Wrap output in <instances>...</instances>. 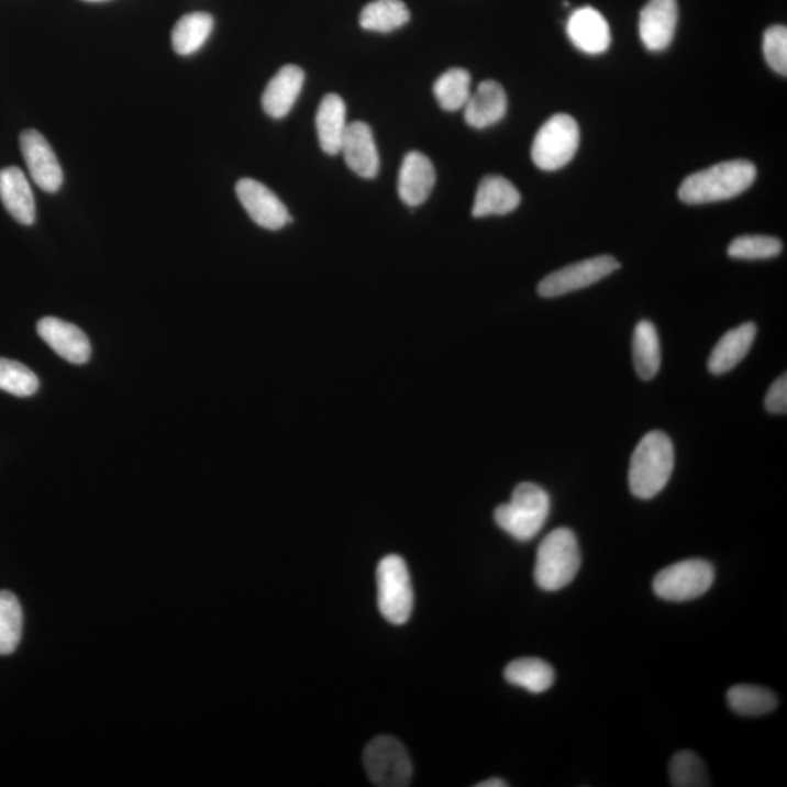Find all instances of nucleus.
<instances>
[{
	"label": "nucleus",
	"mask_w": 787,
	"mask_h": 787,
	"mask_svg": "<svg viewBox=\"0 0 787 787\" xmlns=\"http://www.w3.org/2000/svg\"><path fill=\"white\" fill-rule=\"evenodd\" d=\"M729 708L742 717H763L779 705L775 692L757 686H733L727 695Z\"/></svg>",
	"instance_id": "bb28decb"
},
{
	"label": "nucleus",
	"mask_w": 787,
	"mask_h": 787,
	"mask_svg": "<svg viewBox=\"0 0 787 787\" xmlns=\"http://www.w3.org/2000/svg\"><path fill=\"white\" fill-rule=\"evenodd\" d=\"M554 677L556 675L552 665L536 657H521L505 668V679L509 684L530 692L547 691L553 686Z\"/></svg>",
	"instance_id": "393cba45"
},
{
	"label": "nucleus",
	"mask_w": 787,
	"mask_h": 787,
	"mask_svg": "<svg viewBox=\"0 0 787 787\" xmlns=\"http://www.w3.org/2000/svg\"><path fill=\"white\" fill-rule=\"evenodd\" d=\"M755 335H757V325L754 323L742 324L722 335L709 357L710 373L722 375L735 368L750 352Z\"/></svg>",
	"instance_id": "4be33fe9"
},
{
	"label": "nucleus",
	"mask_w": 787,
	"mask_h": 787,
	"mask_svg": "<svg viewBox=\"0 0 787 787\" xmlns=\"http://www.w3.org/2000/svg\"><path fill=\"white\" fill-rule=\"evenodd\" d=\"M763 52L767 65L779 75H787V30L785 25H773L766 30Z\"/></svg>",
	"instance_id": "473e14b6"
},
{
	"label": "nucleus",
	"mask_w": 787,
	"mask_h": 787,
	"mask_svg": "<svg viewBox=\"0 0 787 787\" xmlns=\"http://www.w3.org/2000/svg\"><path fill=\"white\" fill-rule=\"evenodd\" d=\"M477 787H505L508 786V784H505V780L502 779H489L481 782V784H477Z\"/></svg>",
	"instance_id": "f704fd0d"
},
{
	"label": "nucleus",
	"mask_w": 787,
	"mask_h": 787,
	"mask_svg": "<svg viewBox=\"0 0 787 787\" xmlns=\"http://www.w3.org/2000/svg\"><path fill=\"white\" fill-rule=\"evenodd\" d=\"M0 199L4 209L22 225H33L35 201L25 174L20 168L9 167L0 171Z\"/></svg>",
	"instance_id": "aec40b11"
},
{
	"label": "nucleus",
	"mask_w": 787,
	"mask_h": 787,
	"mask_svg": "<svg viewBox=\"0 0 787 787\" xmlns=\"http://www.w3.org/2000/svg\"><path fill=\"white\" fill-rule=\"evenodd\" d=\"M378 608L384 619L402 625L409 621L414 606L409 567L400 556L384 557L377 567Z\"/></svg>",
	"instance_id": "423d86ee"
},
{
	"label": "nucleus",
	"mask_w": 787,
	"mask_h": 787,
	"mask_svg": "<svg viewBox=\"0 0 787 787\" xmlns=\"http://www.w3.org/2000/svg\"><path fill=\"white\" fill-rule=\"evenodd\" d=\"M678 24L677 0H650L642 9L639 34L650 52H664L673 43Z\"/></svg>",
	"instance_id": "f8f14e48"
},
{
	"label": "nucleus",
	"mask_w": 787,
	"mask_h": 787,
	"mask_svg": "<svg viewBox=\"0 0 787 787\" xmlns=\"http://www.w3.org/2000/svg\"><path fill=\"white\" fill-rule=\"evenodd\" d=\"M235 191L245 212L258 226L277 231L292 221L279 197L262 182L253 178H243L236 182Z\"/></svg>",
	"instance_id": "9d476101"
},
{
	"label": "nucleus",
	"mask_w": 787,
	"mask_h": 787,
	"mask_svg": "<svg viewBox=\"0 0 787 787\" xmlns=\"http://www.w3.org/2000/svg\"><path fill=\"white\" fill-rule=\"evenodd\" d=\"M620 263L612 256H598L569 264L545 276L539 285L540 297L557 298L588 288L619 270Z\"/></svg>",
	"instance_id": "1a4fd4ad"
},
{
	"label": "nucleus",
	"mask_w": 787,
	"mask_h": 787,
	"mask_svg": "<svg viewBox=\"0 0 787 787\" xmlns=\"http://www.w3.org/2000/svg\"><path fill=\"white\" fill-rule=\"evenodd\" d=\"M767 411L773 414H786L787 411V377L786 374L777 378L764 401Z\"/></svg>",
	"instance_id": "72a5a7b5"
},
{
	"label": "nucleus",
	"mask_w": 787,
	"mask_h": 787,
	"mask_svg": "<svg viewBox=\"0 0 787 787\" xmlns=\"http://www.w3.org/2000/svg\"><path fill=\"white\" fill-rule=\"evenodd\" d=\"M37 375L20 362L0 357V390L16 397H30L37 392Z\"/></svg>",
	"instance_id": "2f4dec72"
},
{
	"label": "nucleus",
	"mask_w": 787,
	"mask_h": 787,
	"mask_svg": "<svg viewBox=\"0 0 787 787\" xmlns=\"http://www.w3.org/2000/svg\"><path fill=\"white\" fill-rule=\"evenodd\" d=\"M214 20L204 12L187 13L174 26L171 40L177 55L190 56L200 51L212 34Z\"/></svg>",
	"instance_id": "5701e85b"
},
{
	"label": "nucleus",
	"mask_w": 787,
	"mask_h": 787,
	"mask_svg": "<svg viewBox=\"0 0 787 787\" xmlns=\"http://www.w3.org/2000/svg\"><path fill=\"white\" fill-rule=\"evenodd\" d=\"M20 143L35 185L46 193H56L64 185V171L51 143L37 131L22 132Z\"/></svg>",
	"instance_id": "9b49d317"
},
{
	"label": "nucleus",
	"mask_w": 787,
	"mask_h": 787,
	"mask_svg": "<svg viewBox=\"0 0 787 787\" xmlns=\"http://www.w3.org/2000/svg\"><path fill=\"white\" fill-rule=\"evenodd\" d=\"M548 513L547 491L534 483H521L512 491L511 500L496 508L495 521L513 539L530 541L543 530Z\"/></svg>",
	"instance_id": "20e7f679"
},
{
	"label": "nucleus",
	"mask_w": 787,
	"mask_h": 787,
	"mask_svg": "<svg viewBox=\"0 0 787 787\" xmlns=\"http://www.w3.org/2000/svg\"><path fill=\"white\" fill-rule=\"evenodd\" d=\"M507 111L508 97L502 85L496 80H485L469 96L464 107V119L468 126L487 129L503 120Z\"/></svg>",
	"instance_id": "f3484780"
},
{
	"label": "nucleus",
	"mask_w": 787,
	"mask_h": 787,
	"mask_svg": "<svg viewBox=\"0 0 787 787\" xmlns=\"http://www.w3.org/2000/svg\"><path fill=\"white\" fill-rule=\"evenodd\" d=\"M40 337L70 364L84 365L91 357V343L76 325L55 317H46L37 324Z\"/></svg>",
	"instance_id": "ddd939ff"
},
{
	"label": "nucleus",
	"mask_w": 787,
	"mask_h": 787,
	"mask_svg": "<svg viewBox=\"0 0 787 787\" xmlns=\"http://www.w3.org/2000/svg\"><path fill=\"white\" fill-rule=\"evenodd\" d=\"M22 608L9 590L0 592V655H11L20 645L22 636Z\"/></svg>",
	"instance_id": "c85d7f7f"
},
{
	"label": "nucleus",
	"mask_w": 787,
	"mask_h": 787,
	"mask_svg": "<svg viewBox=\"0 0 787 787\" xmlns=\"http://www.w3.org/2000/svg\"><path fill=\"white\" fill-rule=\"evenodd\" d=\"M315 124L321 149L328 155H339L348 126L346 104L342 97L329 93L323 98L317 111Z\"/></svg>",
	"instance_id": "412c9836"
},
{
	"label": "nucleus",
	"mask_w": 787,
	"mask_h": 787,
	"mask_svg": "<svg viewBox=\"0 0 787 787\" xmlns=\"http://www.w3.org/2000/svg\"><path fill=\"white\" fill-rule=\"evenodd\" d=\"M784 244L768 235L738 236L728 247V256L738 261H767L779 256Z\"/></svg>",
	"instance_id": "c756f323"
},
{
	"label": "nucleus",
	"mask_w": 787,
	"mask_h": 787,
	"mask_svg": "<svg viewBox=\"0 0 787 787\" xmlns=\"http://www.w3.org/2000/svg\"><path fill=\"white\" fill-rule=\"evenodd\" d=\"M579 141V126L572 115H553L535 134L531 147L532 160L543 171H557L575 158Z\"/></svg>",
	"instance_id": "39448f33"
},
{
	"label": "nucleus",
	"mask_w": 787,
	"mask_h": 787,
	"mask_svg": "<svg viewBox=\"0 0 787 787\" xmlns=\"http://www.w3.org/2000/svg\"><path fill=\"white\" fill-rule=\"evenodd\" d=\"M578 539L569 528H557L541 541L536 552L534 578L547 592H556L572 583L580 569Z\"/></svg>",
	"instance_id": "7ed1b4c3"
},
{
	"label": "nucleus",
	"mask_w": 787,
	"mask_h": 787,
	"mask_svg": "<svg viewBox=\"0 0 787 787\" xmlns=\"http://www.w3.org/2000/svg\"><path fill=\"white\" fill-rule=\"evenodd\" d=\"M669 779L675 787L710 786L708 771L699 755L692 751H681L674 755L669 766Z\"/></svg>",
	"instance_id": "7c9ffc66"
},
{
	"label": "nucleus",
	"mask_w": 787,
	"mask_h": 787,
	"mask_svg": "<svg viewBox=\"0 0 787 787\" xmlns=\"http://www.w3.org/2000/svg\"><path fill=\"white\" fill-rule=\"evenodd\" d=\"M713 580L714 569L709 562L690 558L661 570L655 576L652 588L657 597L665 601L684 602L708 592Z\"/></svg>",
	"instance_id": "6e6552de"
},
{
	"label": "nucleus",
	"mask_w": 787,
	"mask_h": 787,
	"mask_svg": "<svg viewBox=\"0 0 787 787\" xmlns=\"http://www.w3.org/2000/svg\"><path fill=\"white\" fill-rule=\"evenodd\" d=\"M675 463L670 437L661 431L646 433L630 459L629 487L639 499H654L668 485Z\"/></svg>",
	"instance_id": "f03ea898"
},
{
	"label": "nucleus",
	"mask_w": 787,
	"mask_h": 787,
	"mask_svg": "<svg viewBox=\"0 0 787 787\" xmlns=\"http://www.w3.org/2000/svg\"><path fill=\"white\" fill-rule=\"evenodd\" d=\"M306 82V71L297 65L281 67L266 89H264L262 104L266 114L273 119H284L293 109L299 93Z\"/></svg>",
	"instance_id": "a211bd4d"
},
{
	"label": "nucleus",
	"mask_w": 787,
	"mask_h": 787,
	"mask_svg": "<svg viewBox=\"0 0 787 787\" xmlns=\"http://www.w3.org/2000/svg\"><path fill=\"white\" fill-rule=\"evenodd\" d=\"M521 204V195L517 187L505 177L487 176L478 185L476 200L473 206L474 218H486L491 214L505 217L512 213Z\"/></svg>",
	"instance_id": "6ab92c4d"
},
{
	"label": "nucleus",
	"mask_w": 787,
	"mask_h": 787,
	"mask_svg": "<svg viewBox=\"0 0 787 787\" xmlns=\"http://www.w3.org/2000/svg\"><path fill=\"white\" fill-rule=\"evenodd\" d=\"M344 163L353 173L366 180H373L379 173V154L373 129L364 122L348 123L342 151Z\"/></svg>",
	"instance_id": "4468645a"
},
{
	"label": "nucleus",
	"mask_w": 787,
	"mask_h": 787,
	"mask_svg": "<svg viewBox=\"0 0 787 787\" xmlns=\"http://www.w3.org/2000/svg\"><path fill=\"white\" fill-rule=\"evenodd\" d=\"M633 361L639 378L651 381L661 369V343L651 321H641L633 333Z\"/></svg>",
	"instance_id": "b1692460"
},
{
	"label": "nucleus",
	"mask_w": 787,
	"mask_h": 787,
	"mask_svg": "<svg viewBox=\"0 0 787 787\" xmlns=\"http://www.w3.org/2000/svg\"><path fill=\"white\" fill-rule=\"evenodd\" d=\"M567 35L578 51L602 55L611 44L610 25L601 12L590 7L576 9L567 21Z\"/></svg>",
	"instance_id": "dca6fc26"
},
{
	"label": "nucleus",
	"mask_w": 787,
	"mask_h": 787,
	"mask_svg": "<svg viewBox=\"0 0 787 787\" xmlns=\"http://www.w3.org/2000/svg\"><path fill=\"white\" fill-rule=\"evenodd\" d=\"M436 182L435 167L422 152H409L398 174V195L407 206L418 208L431 196Z\"/></svg>",
	"instance_id": "2eb2a0df"
},
{
	"label": "nucleus",
	"mask_w": 787,
	"mask_h": 787,
	"mask_svg": "<svg viewBox=\"0 0 787 787\" xmlns=\"http://www.w3.org/2000/svg\"><path fill=\"white\" fill-rule=\"evenodd\" d=\"M410 21V11L401 0H375L361 12V26L374 33H392Z\"/></svg>",
	"instance_id": "a878e982"
},
{
	"label": "nucleus",
	"mask_w": 787,
	"mask_h": 787,
	"mask_svg": "<svg viewBox=\"0 0 787 787\" xmlns=\"http://www.w3.org/2000/svg\"><path fill=\"white\" fill-rule=\"evenodd\" d=\"M437 104L445 111H458L467 104L472 96V75L461 67L446 70L433 85Z\"/></svg>",
	"instance_id": "cd10ccee"
},
{
	"label": "nucleus",
	"mask_w": 787,
	"mask_h": 787,
	"mask_svg": "<svg viewBox=\"0 0 787 787\" xmlns=\"http://www.w3.org/2000/svg\"><path fill=\"white\" fill-rule=\"evenodd\" d=\"M88 2H101V0H88Z\"/></svg>",
	"instance_id": "c9c22d12"
},
{
	"label": "nucleus",
	"mask_w": 787,
	"mask_h": 787,
	"mask_svg": "<svg viewBox=\"0 0 787 787\" xmlns=\"http://www.w3.org/2000/svg\"><path fill=\"white\" fill-rule=\"evenodd\" d=\"M755 177L757 168L750 160H727L687 177L679 187V200L686 204H706L733 199L750 189Z\"/></svg>",
	"instance_id": "f257e3e1"
},
{
	"label": "nucleus",
	"mask_w": 787,
	"mask_h": 787,
	"mask_svg": "<svg viewBox=\"0 0 787 787\" xmlns=\"http://www.w3.org/2000/svg\"><path fill=\"white\" fill-rule=\"evenodd\" d=\"M366 775L375 786L407 787L413 779V766L404 745L396 738H374L364 751Z\"/></svg>",
	"instance_id": "0eeeda50"
}]
</instances>
